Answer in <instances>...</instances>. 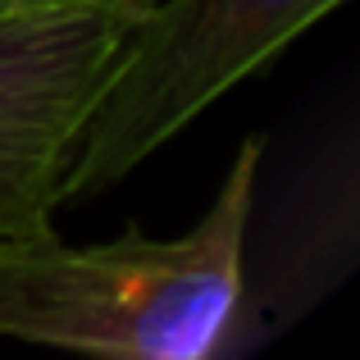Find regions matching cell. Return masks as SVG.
I'll use <instances>...</instances> for the list:
<instances>
[{
  "label": "cell",
  "mask_w": 360,
  "mask_h": 360,
  "mask_svg": "<svg viewBox=\"0 0 360 360\" xmlns=\"http://www.w3.org/2000/svg\"><path fill=\"white\" fill-rule=\"evenodd\" d=\"M264 141L246 137L214 201L174 238L137 224L110 242L55 229L0 242V338L105 360H210L238 328Z\"/></svg>",
  "instance_id": "cell-1"
},
{
  "label": "cell",
  "mask_w": 360,
  "mask_h": 360,
  "mask_svg": "<svg viewBox=\"0 0 360 360\" xmlns=\"http://www.w3.org/2000/svg\"><path fill=\"white\" fill-rule=\"evenodd\" d=\"M342 0H146L64 169V205L119 187Z\"/></svg>",
  "instance_id": "cell-2"
},
{
  "label": "cell",
  "mask_w": 360,
  "mask_h": 360,
  "mask_svg": "<svg viewBox=\"0 0 360 360\" xmlns=\"http://www.w3.org/2000/svg\"><path fill=\"white\" fill-rule=\"evenodd\" d=\"M137 9H0V242L55 229L64 169Z\"/></svg>",
  "instance_id": "cell-3"
},
{
  "label": "cell",
  "mask_w": 360,
  "mask_h": 360,
  "mask_svg": "<svg viewBox=\"0 0 360 360\" xmlns=\"http://www.w3.org/2000/svg\"><path fill=\"white\" fill-rule=\"evenodd\" d=\"M146 0H0V9H141Z\"/></svg>",
  "instance_id": "cell-4"
}]
</instances>
